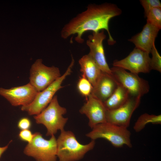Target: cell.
Segmentation results:
<instances>
[{"label": "cell", "mask_w": 161, "mask_h": 161, "mask_svg": "<svg viewBox=\"0 0 161 161\" xmlns=\"http://www.w3.org/2000/svg\"><path fill=\"white\" fill-rule=\"evenodd\" d=\"M79 110L89 119V125L92 129L99 124L106 123L107 110L103 103L90 94Z\"/></svg>", "instance_id": "13"}, {"label": "cell", "mask_w": 161, "mask_h": 161, "mask_svg": "<svg viewBox=\"0 0 161 161\" xmlns=\"http://www.w3.org/2000/svg\"><path fill=\"white\" fill-rule=\"evenodd\" d=\"M78 63L82 74L86 77L94 86L102 71L88 54L83 56L79 60Z\"/></svg>", "instance_id": "16"}, {"label": "cell", "mask_w": 161, "mask_h": 161, "mask_svg": "<svg viewBox=\"0 0 161 161\" xmlns=\"http://www.w3.org/2000/svg\"><path fill=\"white\" fill-rule=\"evenodd\" d=\"M152 57L150 59V67L152 69L161 72V57L158 52L154 44L152 47L151 52Z\"/></svg>", "instance_id": "21"}, {"label": "cell", "mask_w": 161, "mask_h": 161, "mask_svg": "<svg viewBox=\"0 0 161 161\" xmlns=\"http://www.w3.org/2000/svg\"><path fill=\"white\" fill-rule=\"evenodd\" d=\"M57 157L59 161H76L82 159L95 146V141L92 140L86 145L80 144L74 134L71 131L64 130L56 140Z\"/></svg>", "instance_id": "2"}, {"label": "cell", "mask_w": 161, "mask_h": 161, "mask_svg": "<svg viewBox=\"0 0 161 161\" xmlns=\"http://www.w3.org/2000/svg\"><path fill=\"white\" fill-rule=\"evenodd\" d=\"M145 17L147 18V23L161 29V8L156 7L152 9Z\"/></svg>", "instance_id": "19"}, {"label": "cell", "mask_w": 161, "mask_h": 161, "mask_svg": "<svg viewBox=\"0 0 161 161\" xmlns=\"http://www.w3.org/2000/svg\"><path fill=\"white\" fill-rule=\"evenodd\" d=\"M38 92L29 83L26 85L7 89L0 88V95L13 106H24L31 103Z\"/></svg>", "instance_id": "11"}, {"label": "cell", "mask_w": 161, "mask_h": 161, "mask_svg": "<svg viewBox=\"0 0 161 161\" xmlns=\"http://www.w3.org/2000/svg\"><path fill=\"white\" fill-rule=\"evenodd\" d=\"M121 13V10L114 4H89L86 10L79 13L64 26L61 32V37L65 39L72 35H76L75 40L79 43L82 44L84 41L82 36L85 32L92 31L97 32L106 30L109 35L108 44L113 45L116 41L110 34L109 22L111 18Z\"/></svg>", "instance_id": "1"}, {"label": "cell", "mask_w": 161, "mask_h": 161, "mask_svg": "<svg viewBox=\"0 0 161 161\" xmlns=\"http://www.w3.org/2000/svg\"><path fill=\"white\" fill-rule=\"evenodd\" d=\"M18 136L21 140L29 143L32 140L33 134L29 129L24 130L20 131Z\"/></svg>", "instance_id": "23"}, {"label": "cell", "mask_w": 161, "mask_h": 161, "mask_svg": "<svg viewBox=\"0 0 161 161\" xmlns=\"http://www.w3.org/2000/svg\"><path fill=\"white\" fill-rule=\"evenodd\" d=\"M140 2L144 9L145 16L152 9L156 7L161 8V3L159 0H141Z\"/></svg>", "instance_id": "22"}, {"label": "cell", "mask_w": 161, "mask_h": 161, "mask_svg": "<svg viewBox=\"0 0 161 161\" xmlns=\"http://www.w3.org/2000/svg\"><path fill=\"white\" fill-rule=\"evenodd\" d=\"M86 136L92 140L103 138L109 142L116 148H120L125 145L132 147L130 139L131 133L127 128L108 123L97 125Z\"/></svg>", "instance_id": "4"}, {"label": "cell", "mask_w": 161, "mask_h": 161, "mask_svg": "<svg viewBox=\"0 0 161 161\" xmlns=\"http://www.w3.org/2000/svg\"><path fill=\"white\" fill-rule=\"evenodd\" d=\"M119 84L112 74L102 72L93 86L91 94L104 103L111 96Z\"/></svg>", "instance_id": "14"}, {"label": "cell", "mask_w": 161, "mask_h": 161, "mask_svg": "<svg viewBox=\"0 0 161 161\" xmlns=\"http://www.w3.org/2000/svg\"><path fill=\"white\" fill-rule=\"evenodd\" d=\"M77 88L80 94L85 97L86 99L91 94L93 86L86 77L82 74L78 81Z\"/></svg>", "instance_id": "20"}, {"label": "cell", "mask_w": 161, "mask_h": 161, "mask_svg": "<svg viewBox=\"0 0 161 161\" xmlns=\"http://www.w3.org/2000/svg\"><path fill=\"white\" fill-rule=\"evenodd\" d=\"M11 141L12 140L10 141L7 145L4 147H0V158L1 157L2 154L7 149L9 144L10 143H11Z\"/></svg>", "instance_id": "25"}, {"label": "cell", "mask_w": 161, "mask_h": 161, "mask_svg": "<svg viewBox=\"0 0 161 161\" xmlns=\"http://www.w3.org/2000/svg\"><path fill=\"white\" fill-rule=\"evenodd\" d=\"M41 59L37 60L30 70L29 83L38 92L44 90L61 76L59 68L48 67L42 63Z\"/></svg>", "instance_id": "8"}, {"label": "cell", "mask_w": 161, "mask_h": 161, "mask_svg": "<svg viewBox=\"0 0 161 161\" xmlns=\"http://www.w3.org/2000/svg\"><path fill=\"white\" fill-rule=\"evenodd\" d=\"M149 54V53L135 48L125 58L114 60L113 65L137 74L148 73L151 70Z\"/></svg>", "instance_id": "9"}, {"label": "cell", "mask_w": 161, "mask_h": 161, "mask_svg": "<svg viewBox=\"0 0 161 161\" xmlns=\"http://www.w3.org/2000/svg\"><path fill=\"white\" fill-rule=\"evenodd\" d=\"M32 123L28 118L24 117L21 118L18 121V127L21 130L29 129L31 127Z\"/></svg>", "instance_id": "24"}, {"label": "cell", "mask_w": 161, "mask_h": 161, "mask_svg": "<svg viewBox=\"0 0 161 161\" xmlns=\"http://www.w3.org/2000/svg\"><path fill=\"white\" fill-rule=\"evenodd\" d=\"M66 109L60 106L57 96H54L49 105L39 114L34 118L36 123L44 125L46 128L47 136L54 135L58 130H64L68 118L63 115L66 112Z\"/></svg>", "instance_id": "3"}, {"label": "cell", "mask_w": 161, "mask_h": 161, "mask_svg": "<svg viewBox=\"0 0 161 161\" xmlns=\"http://www.w3.org/2000/svg\"><path fill=\"white\" fill-rule=\"evenodd\" d=\"M110 69L114 77L128 91L130 95L141 97L149 91L148 81L140 77L138 74L116 66H113Z\"/></svg>", "instance_id": "7"}, {"label": "cell", "mask_w": 161, "mask_h": 161, "mask_svg": "<svg viewBox=\"0 0 161 161\" xmlns=\"http://www.w3.org/2000/svg\"><path fill=\"white\" fill-rule=\"evenodd\" d=\"M51 136L49 140H47L40 133H34L32 141L25 148L24 153L36 161H56V139L54 135Z\"/></svg>", "instance_id": "6"}, {"label": "cell", "mask_w": 161, "mask_h": 161, "mask_svg": "<svg viewBox=\"0 0 161 161\" xmlns=\"http://www.w3.org/2000/svg\"><path fill=\"white\" fill-rule=\"evenodd\" d=\"M106 38L104 30L97 32H93L89 35L86 42L89 49L88 54L94 60L101 70L112 74L106 60L103 42Z\"/></svg>", "instance_id": "12"}, {"label": "cell", "mask_w": 161, "mask_h": 161, "mask_svg": "<svg viewBox=\"0 0 161 161\" xmlns=\"http://www.w3.org/2000/svg\"><path fill=\"white\" fill-rule=\"evenodd\" d=\"M149 123L161 124V114H149L146 113L142 114L139 117L135 123L133 129L136 132H139L144 129L146 125Z\"/></svg>", "instance_id": "18"}, {"label": "cell", "mask_w": 161, "mask_h": 161, "mask_svg": "<svg viewBox=\"0 0 161 161\" xmlns=\"http://www.w3.org/2000/svg\"><path fill=\"white\" fill-rule=\"evenodd\" d=\"M141 98L130 95L126 102L120 107L107 110L106 122L127 128L133 113L140 105Z\"/></svg>", "instance_id": "10"}, {"label": "cell", "mask_w": 161, "mask_h": 161, "mask_svg": "<svg viewBox=\"0 0 161 161\" xmlns=\"http://www.w3.org/2000/svg\"><path fill=\"white\" fill-rule=\"evenodd\" d=\"M74 63L72 57L71 62L64 74L44 90L38 92L33 101L29 104L22 106L21 110L27 112L30 115L39 114L49 103L57 92L63 87L62 83L71 74Z\"/></svg>", "instance_id": "5"}, {"label": "cell", "mask_w": 161, "mask_h": 161, "mask_svg": "<svg viewBox=\"0 0 161 161\" xmlns=\"http://www.w3.org/2000/svg\"><path fill=\"white\" fill-rule=\"evenodd\" d=\"M130 96L128 91L119 83L115 91L103 103L107 110L114 109L125 103Z\"/></svg>", "instance_id": "17"}, {"label": "cell", "mask_w": 161, "mask_h": 161, "mask_svg": "<svg viewBox=\"0 0 161 161\" xmlns=\"http://www.w3.org/2000/svg\"><path fill=\"white\" fill-rule=\"evenodd\" d=\"M160 30L154 26L147 23L142 31L128 40L133 43L135 48L150 53Z\"/></svg>", "instance_id": "15"}]
</instances>
